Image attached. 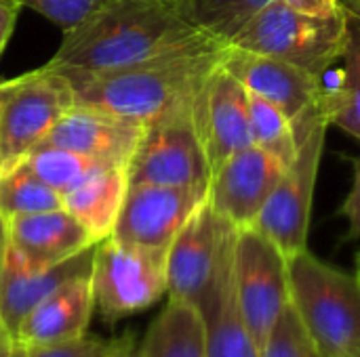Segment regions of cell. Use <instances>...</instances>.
Masks as SVG:
<instances>
[{
    "mask_svg": "<svg viewBox=\"0 0 360 357\" xmlns=\"http://www.w3.org/2000/svg\"><path fill=\"white\" fill-rule=\"evenodd\" d=\"M224 57V55H221ZM194 122L213 170L236 151L255 145L247 88L219 61L192 103Z\"/></svg>",
    "mask_w": 360,
    "mask_h": 357,
    "instance_id": "obj_11",
    "label": "cell"
},
{
    "mask_svg": "<svg viewBox=\"0 0 360 357\" xmlns=\"http://www.w3.org/2000/svg\"><path fill=\"white\" fill-rule=\"evenodd\" d=\"M11 357H27V349L21 343H15V349H13V356Z\"/></svg>",
    "mask_w": 360,
    "mask_h": 357,
    "instance_id": "obj_37",
    "label": "cell"
},
{
    "mask_svg": "<svg viewBox=\"0 0 360 357\" xmlns=\"http://www.w3.org/2000/svg\"><path fill=\"white\" fill-rule=\"evenodd\" d=\"M141 135L143 124L135 120L74 103L40 145H55L105 164L127 166Z\"/></svg>",
    "mask_w": 360,
    "mask_h": 357,
    "instance_id": "obj_14",
    "label": "cell"
},
{
    "mask_svg": "<svg viewBox=\"0 0 360 357\" xmlns=\"http://www.w3.org/2000/svg\"><path fill=\"white\" fill-rule=\"evenodd\" d=\"M207 200L205 191L167 185H129L112 236L120 242L169 250L175 236Z\"/></svg>",
    "mask_w": 360,
    "mask_h": 357,
    "instance_id": "obj_13",
    "label": "cell"
},
{
    "mask_svg": "<svg viewBox=\"0 0 360 357\" xmlns=\"http://www.w3.org/2000/svg\"><path fill=\"white\" fill-rule=\"evenodd\" d=\"M232 276L238 314L262 345L291 303L289 257L255 227H243L234 244Z\"/></svg>",
    "mask_w": 360,
    "mask_h": 357,
    "instance_id": "obj_10",
    "label": "cell"
},
{
    "mask_svg": "<svg viewBox=\"0 0 360 357\" xmlns=\"http://www.w3.org/2000/svg\"><path fill=\"white\" fill-rule=\"evenodd\" d=\"M221 63L247 90L276 103L291 120L325 95L319 76L268 55L226 44Z\"/></svg>",
    "mask_w": 360,
    "mask_h": 357,
    "instance_id": "obj_15",
    "label": "cell"
},
{
    "mask_svg": "<svg viewBox=\"0 0 360 357\" xmlns=\"http://www.w3.org/2000/svg\"><path fill=\"white\" fill-rule=\"evenodd\" d=\"M215 42L224 40L190 21L177 0H108L65 32L46 65L99 74Z\"/></svg>",
    "mask_w": 360,
    "mask_h": 357,
    "instance_id": "obj_1",
    "label": "cell"
},
{
    "mask_svg": "<svg viewBox=\"0 0 360 357\" xmlns=\"http://www.w3.org/2000/svg\"><path fill=\"white\" fill-rule=\"evenodd\" d=\"M342 213L346 215L348 219V240H356L360 238V160H356V168H354V183H352V189L344 202V208Z\"/></svg>",
    "mask_w": 360,
    "mask_h": 357,
    "instance_id": "obj_30",
    "label": "cell"
},
{
    "mask_svg": "<svg viewBox=\"0 0 360 357\" xmlns=\"http://www.w3.org/2000/svg\"><path fill=\"white\" fill-rule=\"evenodd\" d=\"M93 255L95 246L86 248L84 252L76 255L74 259L49 267V269H34L25 265L19 255L8 246L6 252V265L0 282V322L4 328L17 337V330L21 322L57 288H61L65 282L91 274L93 267Z\"/></svg>",
    "mask_w": 360,
    "mask_h": 357,
    "instance_id": "obj_17",
    "label": "cell"
},
{
    "mask_svg": "<svg viewBox=\"0 0 360 357\" xmlns=\"http://www.w3.org/2000/svg\"><path fill=\"white\" fill-rule=\"evenodd\" d=\"M181 11L205 32L230 42V38L270 0H177Z\"/></svg>",
    "mask_w": 360,
    "mask_h": 357,
    "instance_id": "obj_26",
    "label": "cell"
},
{
    "mask_svg": "<svg viewBox=\"0 0 360 357\" xmlns=\"http://www.w3.org/2000/svg\"><path fill=\"white\" fill-rule=\"evenodd\" d=\"M141 357H209L207 322L198 305L169 299L139 341Z\"/></svg>",
    "mask_w": 360,
    "mask_h": 357,
    "instance_id": "obj_20",
    "label": "cell"
},
{
    "mask_svg": "<svg viewBox=\"0 0 360 357\" xmlns=\"http://www.w3.org/2000/svg\"><path fill=\"white\" fill-rule=\"evenodd\" d=\"M340 6H342L348 15L359 17L360 19V0H340Z\"/></svg>",
    "mask_w": 360,
    "mask_h": 357,
    "instance_id": "obj_36",
    "label": "cell"
},
{
    "mask_svg": "<svg viewBox=\"0 0 360 357\" xmlns=\"http://www.w3.org/2000/svg\"><path fill=\"white\" fill-rule=\"evenodd\" d=\"M253 143L276 156L283 164H289L297 151V139L293 120L272 101L247 90Z\"/></svg>",
    "mask_w": 360,
    "mask_h": 357,
    "instance_id": "obj_25",
    "label": "cell"
},
{
    "mask_svg": "<svg viewBox=\"0 0 360 357\" xmlns=\"http://www.w3.org/2000/svg\"><path fill=\"white\" fill-rule=\"evenodd\" d=\"M285 168L270 151L249 145L213 170L207 202L236 227H253Z\"/></svg>",
    "mask_w": 360,
    "mask_h": 357,
    "instance_id": "obj_12",
    "label": "cell"
},
{
    "mask_svg": "<svg viewBox=\"0 0 360 357\" xmlns=\"http://www.w3.org/2000/svg\"><path fill=\"white\" fill-rule=\"evenodd\" d=\"M167 252L114 236L95 244L91 267L95 311L108 324H116L156 305L167 295Z\"/></svg>",
    "mask_w": 360,
    "mask_h": 357,
    "instance_id": "obj_8",
    "label": "cell"
},
{
    "mask_svg": "<svg viewBox=\"0 0 360 357\" xmlns=\"http://www.w3.org/2000/svg\"><path fill=\"white\" fill-rule=\"evenodd\" d=\"M95 314L91 274L78 276L46 297L19 326L15 341L25 347L59 343L86 335Z\"/></svg>",
    "mask_w": 360,
    "mask_h": 357,
    "instance_id": "obj_18",
    "label": "cell"
},
{
    "mask_svg": "<svg viewBox=\"0 0 360 357\" xmlns=\"http://www.w3.org/2000/svg\"><path fill=\"white\" fill-rule=\"evenodd\" d=\"M346 27L348 15L344 8L319 17L300 13L283 0H270L228 44L287 61L321 78L325 69L342 59Z\"/></svg>",
    "mask_w": 360,
    "mask_h": 357,
    "instance_id": "obj_4",
    "label": "cell"
},
{
    "mask_svg": "<svg viewBox=\"0 0 360 357\" xmlns=\"http://www.w3.org/2000/svg\"><path fill=\"white\" fill-rule=\"evenodd\" d=\"M329 124L323 99L293 120L297 151L253 223V227L268 236L287 257L308 248L314 185Z\"/></svg>",
    "mask_w": 360,
    "mask_h": 357,
    "instance_id": "obj_5",
    "label": "cell"
},
{
    "mask_svg": "<svg viewBox=\"0 0 360 357\" xmlns=\"http://www.w3.org/2000/svg\"><path fill=\"white\" fill-rule=\"evenodd\" d=\"M259 357H325L300 320L293 303L285 307L276 324L259 345Z\"/></svg>",
    "mask_w": 360,
    "mask_h": 357,
    "instance_id": "obj_27",
    "label": "cell"
},
{
    "mask_svg": "<svg viewBox=\"0 0 360 357\" xmlns=\"http://www.w3.org/2000/svg\"><path fill=\"white\" fill-rule=\"evenodd\" d=\"M23 164L38 175L44 183H49L55 191L68 194L82 181H86L91 175L105 166H116V164H105L93 158H86L82 154H76L72 149L55 147V145H38L25 160Z\"/></svg>",
    "mask_w": 360,
    "mask_h": 357,
    "instance_id": "obj_24",
    "label": "cell"
},
{
    "mask_svg": "<svg viewBox=\"0 0 360 357\" xmlns=\"http://www.w3.org/2000/svg\"><path fill=\"white\" fill-rule=\"evenodd\" d=\"M8 246L25 265L49 269L74 259L95 242L65 208H57L8 219Z\"/></svg>",
    "mask_w": 360,
    "mask_h": 357,
    "instance_id": "obj_16",
    "label": "cell"
},
{
    "mask_svg": "<svg viewBox=\"0 0 360 357\" xmlns=\"http://www.w3.org/2000/svg\"><path fill=\"white\" fill-rule=\"evenodd\" d=\"M19 2L17 0H0V55L15 29V21L19 15Z\"/></svg>",
    "mask_w": 360,
    "mask_h": 357,
    "instance_id": "obj_31",
    "label": "cell"
},
{
    "mask_svg": "<svg viewBox=\"0 0 360 357\" xmlns=\"http://www.w3.org/2000/svg\"><path fill=\"white\" fill-rule=\"evenodd\" d=\"M129 189L127 166H105L63 194V208L91 234L93 242L110 238Z\"/></svg>",
    "mask_w": 360,
    "mask_h": 357,
    "instance_id": "obj_19",
    "label": "cell"
},
{
    "mask_svg": "<svg viewBox=\"0 0 360 357\" xmlns=\"http://www.w3.org/2000/svg\"><path fill=\"white\" fill-rule=\"evenodd\" d=\"M200 311L207 322L209 357H259V343L249 332L236 307L232 271Z\"/></svg>",
    "mask_w": 360,
    "mask_h": 357,
    "instance_id": "obj_21",
    "label": "cell"
},
{
    "mask_svg": "<svg viewBox=\"0 0 360 357\" xmlns=\"http://www.w3.org/2000/svg\"><path fill=\"white\" fill-rule=\"evenodd\" d=\"M226 44L188 48L114 72H59L70 78L78 105L103 109L146 126L194 103L200 86L221 61Z\"/></svg>",
    "mask_w": 360,
    "mask_h": 357,
    "instance_id": "obj_2",
    "label": "cell"
},
{
    "mask_svg": "<svg viewBox=\"0 0 360 357\" xmlns=\"http://www.w3.org/2000/svg\"><path fill=\"white\" fill-rule=\"evenodd\" d=\"M129 185H167L209 191L211 166L194 122L192 103L143 126L127 164Z\"/></svg>",
    "mask_w": 360,
    "mask_h": 357,
    "instance_id": "obj_9",
    "label": "cell"
},
{
    "mask_svg": "<svg viewBox=\"0 0 360 357\" xmlns=\"http://www.w3.org/2000/svg\"><path fill=\"white\" fill-rule=\"evenodd\" d=\"M356 278L360 280V255L356 257Z\"/></svg>",
    "mask_w": 360,
    "mask_h": 357,
    "instance_id": "obj_38",
    "label": "cell"
},
{
    "mask_svg": "<svg viewBox=\"0 0 360 357\" xmlns=\"http://www.w3.org/2000/svg\"><path fill=\"white\" fill-rule=\"evenodd\" d=\"M74 103L70 78L49 65L0 82V175L23 164Z\"/></svg>",
    "mask_w": 360,
    "mask_h": 357,
    "instance_id": "obj_6",
    "label": "cell"
},
{
    "mask_svg": "<svg viewBox=\"0 0 360 357\" xmlns=\"http://www.w3.org/2000/svg\"><path fill=\"white\" fill-rule=\"evenodd\" d=\"M63 208V198L25 164L0 175V215L8 221L21 215Z\"/></svg>",
    "mask_w": 360,
    "mask_h": 357,
    "instance_id": "obj_23",
    "label": "cell"
},
{
    "mask_svg": "<svg viewBox=\"0 0 360 357\" xmlns=\"http://www.w3.org/2000/svg\"><path fill=\"white\" fill-rule=\"evenodd\" d=\"M21 6H30L63 32L80 25L108 0H17Z\"/></svg>",
    "mask_w": 360,
    "mask_h": 357,
    "instance_id": "obj_28",
    "label": "cell"
},
{
    "mask_svg": "<svg viewBox=\"0 0 360 357\" xmlns=\"http://www.w3.org/2000/svg\"><path fill=\"white\" fill-rule=\"evenodd\" d=\"M291 303L325 357L360 351V280L308 248L289 257Z\"/></svg>",
    "mask_w": 360,
    "mask_h": 357,
    "instance_id": "obj_3",
    "label": "cell"
},
{
    "mask_svg": "<svg viewBox=\"0 0 360 357\" xmlns=\"http://www.w3.org/2000/svg\"><path fill=\"white\" fill-rule=\"evenodd\" d=\"M342 59V84L335 90H325L323 101L329 122L360 139V19L352 15H348Z\"/></svg>",
    "mask_w": 360,
    "mask_h": 357,
    "instance_id": "obj_22",
    "label": "cell"
},
{
    "mask_svg": "<svg viewBox=\"0 0 360 357\" xmlns=\"http://www.w3.org/2000/svg\"><path fill=\"white\" fill-rule=\"evenodd\" d=\"M114 347H116V339L105 341L99 337L82 335L76 339L25 347V349H27V357H112Z\"/></svg>",
    "mask_w": 360,
    "mask_h": 357,
    "instance_id": "obj_29",
    "label": "cell"
},
{
    "mask_svg": "<svg viewBox=\"0 0 360 357\" xmlns=\"http://www.w3.org/2000/svg\"><path fill=\"white\" fill-rule=\"evenodd\" d=\"M6 252H8V221L0 215V282L6 265Z\"/></svg>",
    "mask_w": 360,
    "mask_h": 357,
    "instance_id": "obj_34",
    "label": "cell"
},
{
    "mask_svg": "<svg viewBox=\"0 0 360 357\" xmlns=\"http://www.w3.org/2000/svg\"><path fill=\"white\" fill-rule=\"evenodd\" d=\"M238 229L205 200L167 252V297L202 307L234 263Z\"/></svg>",
    "mask_w": 360,
    "mask_h": 357,
    "instance_id": "obj_7",
    "label": "cell"
},
{
    "mask_svg": "<svg viewBox=\"0 0 360 357\" xmlns=\"http://www.w3.org/2000/svg\"><path fill=\"white\" fill-rule=\"evenodd\" d=\"M283 2L289 4L291 8L300 11V13L319 15V17L333 15V13H338L342 8L340 6V0H283Z\"/></svg>",
    "mask_w": 360,
    "mask_h": 357,
    "instance_id": "obj_32",
    "label": "cell"
},
{
    "mask_svg": "<svg viewBox=\"0 0 360 357\" xmlns=\"http://www.w3.org/2000/svg\"><path fill=\"white\" fill-rule=\"evenodd\" d=\"M15 337L4 328V324L0 322V357H11L15 349Z\"/></svg>",
    "mask_w": 360,
    "mask_h": 357,
    "instance_id": "obj_35",
    "label": "cell"
},
{
    "mask_svg": "<svg viewBox=\"0 0 360 357\" xmlns=\"http://www.w3.org/2000/svg\"><path fill=\"white\" fill-rule=\"evenodd\" d=\"M348 357H360V351H356V353H352V356H348Z\"/></svg>",
    "mask_w": 360,
    "mask_h": 357,
    "instance_id": "obj_39",
    "label": "cell"
},
{
    "mask_svg": "<svg viewBox=\"0 0 360 357\" xmlns=\"http://www.w3.org/2000/svg\"><path fill=\"white\" fill-rule=\"evenodd\" d=\"M112 357H141L139 341L133 335H124L116 339V347L112 351Z\"/></svg>",
    "mask_w": 360,
    "mask_h": 357,
    "instance_id": "obj_33",
    "label": "cell"
}]
</instances>
